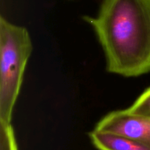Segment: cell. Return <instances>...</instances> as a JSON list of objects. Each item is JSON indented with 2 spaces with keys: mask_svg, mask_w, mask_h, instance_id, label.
<instances>
[{
  "mask_svg": "<svg viewBox=\"0 0 150 150\" xmlns=\"http://www.w3.org/2000/svg\"><path fill=\"white\" fill-rule=\"evenodd\" d=\"M0 150H18L12 124H0Z\"/></svg>",
  "mask_w": 150,
  "mask_h": 150,
  "instance_id": "6",
  "label": "cell"
},
{
  "mask_svg": "<svg viewBox=\"0 0 150 150\" xmlns=\"http://www.w3.org/2000/svg\"><path fill=\"white\" fill-rule=\"evenodd\" d=\"M127 110L132 114L150 116V87L136 99Z\"/></svg>",
  "mask_w": 150,
  "mask_h": 150,
  "instance_id": "5",
  "label": "cell"
},
{
  "mask_svg": "<svg viewBox=\"0 0 150 150\" xmlns=\"http://www.w3.org/2000/svg\"><path fill=\"white\" fill-rule=\"evenodd\" d=\"M94 129L130 137L150 148V116L132 114L127 109L114 110L105 115Z\"/></svg>",
  "mask_w": 150,
  "mask_h": 150,
  "instance_id": "3",
  "label": "cell"
},
{
  "mask_svg": "<svg viewBox=\"0 0 150 150\" xmlns=\"http://www.w3.org/2000/svg\"><path fill=\"white\" fill-rule=\"evenodd\" d=\"M88 135L98 150H150L149 147L142 143L118 133L94 129Z\"/></svg>",
  "mask_w": 150,
  "mask_h": 150,
  "instance_id": "4",
  "label": "cell"
},
{
  "mask_svg": "<svg viewBox=\"0 0 150 150\" xmlns=\"http://www.w3.org/2000/svg\"><path fill=\"white\" fill-rule=\"evenodd\" d=\"M83 19L103 51L106 71L125 77L150 72V0H101Z\"/></svg>",
  "mask_w": 150,
  "mask_h": 150,
  "instance_id": "1",
  "label": "cell"
},
{
  "mask_svg": "<svg viewBox=\"0 0 150 150\" xmlns=\"http://www.w3.org/2000/svg\"><path fill=\"white\" fill-rule=\"evenodd\" d=\"M33 46L29 31L0 17V124H11L13 109Z\"/></svg>",
  "mask_w": 150,
  "mask_h": 150,
  "instance_id": "2",
  "label": "cell"
}]
</instances>
